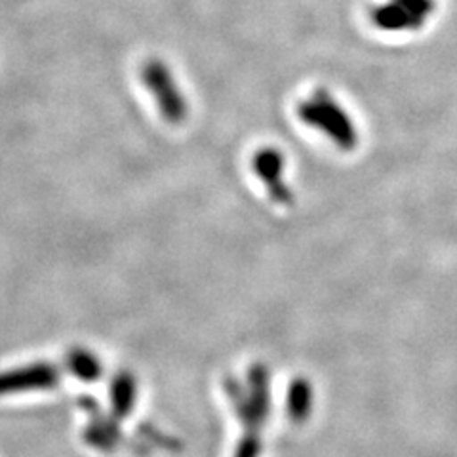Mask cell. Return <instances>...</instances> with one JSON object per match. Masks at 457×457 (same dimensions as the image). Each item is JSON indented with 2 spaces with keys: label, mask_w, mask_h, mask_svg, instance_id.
<instances>
[{
  "label": "cell",
  "mask_w": 457,
  "mask_h": 457,
  "mask_svg": "<svg viewBox=\"0 0 457 457\" xmlns=\"http://www.w3.org/2000/svg\"><path fill=\"white\" fill-rule=\"evenodd\" d=\"M71 376L84 383H96L104 376V362L88 347H73L65 354V366Z\"/></svg>",
  "instance_id": "obj_5"
},
{
  "label": "cell",
  "mask_w": 457,
  "mask_h": 457,
  "mask_svg": "<svg viewBox=\"0 0 457 457\" xmlns=\"http://www.w3.org/2000/svg\"><path fill=\"white\" fill-rule=\"evenodd\" d=\"M141 80L154 97L156 109H159L166 122L181 124L187 119V97L179 90L174 73H171V69L162 60H159V57L147 60V63L141 67Z\"/></svg>",
  "instance_id": "obj_2"
},
{
  "label": "cell",
  "mask_w": 457,
  "mask_h": 457,
  "mask_svg": "<svg viewBox=\"0 0 457 457\" xmlns=\"http://www.w3.org/2000/svg\"><path fill=\"white\" fill-rule=\"evenodd\" d=\"M312 404L314 391L311 381L307 378H295L290 383L288 395H286V413H288V418L297 425L305 423L312 413Z\"/></svg>",
  "instance_id": "obj_6"
},
{
  "label": "cell",
  "mask_w": 457,
  "mask_h": 457,
  "mask_svg": "<svg viewBox=\"0 0 457 457\" xmlns=\"http://www.w3.org/2000/svg\"><path fill=\"white\" fill-rule=\"evenodd\" d=\"M62 383V368L54 362L37 361L0 371V398L12 395L52 391Z\"/></svg>",
  "instance_id": "obj_3"
},
{
  "label": "cell",
  "mask_w": 457,
  "mask_h": 457,
  "mask_svg": "<svg viewBox=\"0 0 457 457\" xmlns=\"http://www.w3.org/2000/svg\"><path fill=\"white\" fill-rule=\"evenodd\" d=\"M139 383L132 371L122 370L111 381V410L112 416L126 420L136 408Z\"/></svg>",
  "instance_id": "obj_4"
},
{
  "label": "cell",
  "mask_w": 457,
  "mask_h": 457,
  "mask_svg": "<svg viewBox=\"0 0 457 457\" xmlns=\"http://www.w3.org/2000/svg\"><path fill=\"white\" fill-rule=\"evenodd\" d=\"M223 387L242 427L240 442H263V427L270 413V374L265 364H253L246 381L225 378Z\"/></svg>",
  "instance_id": "obj_1"
}]
</instances>
